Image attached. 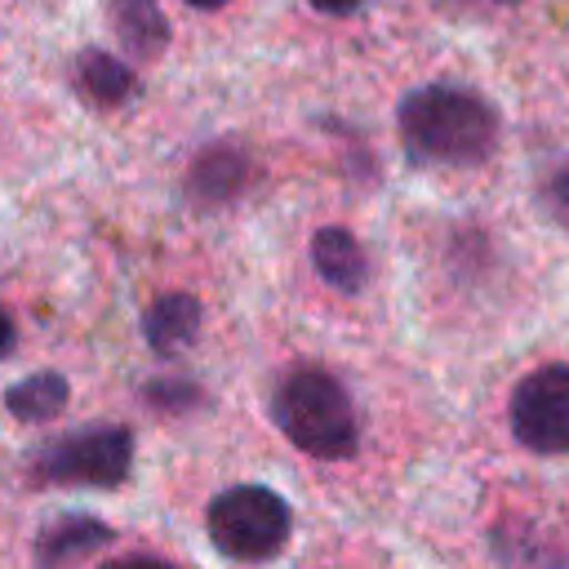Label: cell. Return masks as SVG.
I'll use <instances>...</instances> for the list:
<instances>
[{
    "label": "cell",
    "instance_id": "1",
    "mask_svg": "<svg viewBox=\"0 0 569 569\" xmlns=\"http://www.w3.org/2000/svg\"><path fill=\"white\" fill-rule=\"evenodd\" d=\"M400 138L418 160L476 164L498 142V116L471 89L427 84L400 102Z\"/></svg>",
    "mask_w": 569,
    "mask_h": 569
},
{
    "label": "cell",
    "instance_id": "2",
    "mask_svg": "<svg viewBox=\"0 0 569 569\" xmlns=\"http://www.w3.org/2000/svg\"><path fill=\"white\" fill-rule=\"evenodd\" d=\"M276 422L280 431L316 453V458H347L356 453V409L342 391L338 378H329L325 369H298L280 382L276 391Z\"/></svg>",
    "mask_w": 569,
    "mask_h": 569
},
{
    "label": "cell",
    "instance_id": "3",
    "mask_svg": "<svg viewBox=\"0 0 569 569\" xmlns=\"http://www.w3.org/2000/svg\"><path fill=\"white\" fill-rule=\"evenodd\" d=\"M209 538L231 560H267L289 538V507L262 485L222 489L209 502Z\"/></svg>",
    "mask_w": 569,
    "mask_h": 569
},
{
    "label": "cell",
    "instance_id": "4",
    "mask_svg": "<svg viewBox=\"0 0 569 569\" xmlns=\"http://www.w3.org/2000/svg\"><path fill=\"white\" fill-rule=\"evenodd\" d=\"M133 458V436L124 427H84L36 453L31 471L49 485H120Z\"/></svg>",
    "mask_w": 569,
    "mask_h": 569
},
{
    "label": "cell",
    "instance_id": "5",
    "mask_svg": "<svg viewBox=\"0 0 569 569\" xmlns=\"http://www.w3.org/2000/svg\"><path fill=\"white\" fill-rule=\"evenodd\" d=\"M511 431L533 453H569V365H542L516 382Z\"/></svg>",
    "mask_w": 569,
    "mask_h": 569
},
{
    "label": "cell",
    "instance_id": "6",
    "mask_svg": "<svg viewBox=\"0 0 569 569\" xmlns=\"http://www.w3.org/2000/svg\"><path fill=\"white\" fill-rule=\"evenodd\" d=\"M311 262H316V271H320L333 289H342V293H351V289L365 284V249H360L356 236L342 231V227L316 231V240H311Z\"/></svg>",
    "mask_w": 569,
    "mask_h": 569
},
{
    "label": "cell",
    "instance_id": "7",
    "mask_svg": "<svg viewBox=\"0 0 569 569\" xmlns=\"http://www.w3.org/2000/svg\"><path fill=\"white\" fill-rule=\"evenodd\" d=\"M107 538H111V529H107V525L84 520V516H67V520H58L53 529H44V533H40L36 556H40V565H44V569H62L67 560H80L84 551L102 547Z\"/></svg>",
    "mask_w": 569,
    "mask_h": 569
},
{
    "label": "cell",
    "instance_id": "8",
    "mask_svg": "<svg viewBox=\"0 0 569 569\" xmlns=\"http://www.w3.org/2000/svg\"><path fill=\"white\" fill-rule=\"evenodd\" d=\"M76 84H80V93H84L89 102H98V107H116V102H124V98L133 93L129 67H124L120 58L102 53V49H84V53H80V62H76Z\"/></svg>",
    "mask_w": 569,
    "mask_h": 569
},
{
    "label": "cell",
    "instance_id": "9",
    "mask_svg": "<svg viewBox=\"0 0 569 569\" xmlns=\"http://www.w3.org/2000/svg\"><path fill=\"white\" fill-rule=\"evenodd\" d=\"M196 329H200V307L187 293H169L147 311V338L160 356H173L178 347H187Z\"/></svg>",
    "mask_w": 569,
    "mask_h": 569
},
{
    "label": "cell",
    "instance_id": "10",
    "mask_svg": "<svg viewBox=\"0 0 569 569\" xmlns=\"http://www.w3.org/2000/svg\"><path fill=\"white\" fill-rule=\"evenodd\" d=\"M111 18H116L120 40L142 58L160 53L169 40V27H164V13L156 0H111Z\"/></svg>",
    "mask_w": 569,
    "mask_h": 569
},
{
    "label": "cell",
    "instance_id": "11",
    "mask_svg": "<svg viewBox=\"0 0 569 569\" xmlns=\"http://www.w3.org/2000/svg\"><path fill=\"white\" fill-rule=\"evenodd\" d=\"M4 405H9V413L18 422H44L67 405V382L58 373H31L27 382L9 387Z\"/></svg>",
    "mask_w": 569,
    "mask_h": 569
},
{
    "label": "cell",
    "instance_id": "12",
    "mask_svg": "<svg viewBox=\"0 0 569 569\" xmlns=\"http://www.w3.org/2000/svg\"><path fill=\"white\" fill-rule=\"evenodd\" d=\"M240 182H244V156L218 147V151H204V156L196 160V173H191L196 196H204V200H227Z\"/></svg>",
    "mask_w": 569,
    "mask_h": 569
},
{
    "label": "cell",
    "instance_id": "13",
    "mask_svg": "<svg viewBox=\"0 0 569 569\" xmlns=\"http://www.w3.org/2000/svg\"><path fill=\"white\" fill-rule=\"evenodd\" d=\"M102 569H169L164 560H147V556H129V560H111Z\"/></svg>",
    "mask_w": 569,
    "mask_h": 569
},
{
    "label": "cell",
    "instance_id": "14",
    "mask_svg": "<svg viewBox=\"0 0 569 569\" xmlns=\"http://www.w3.org/2000/svg\"><path fill=\"white\" fill-rule=\"evenodd\" d=\"M316 9H325V13H356L360 9V0H311Z\"/></svg>",
    "mask_w": 569,
    "mask_h": 569
},
{
    "label": "cell",
    "instance_id": "15",
    "mask_svg": "<svg viewBox=\"0 0 569 569\" xmlns=\"http://www.w3.org/2000/svg\"><path fill=\"white\" fill-rule=\"evenodd\" d=\"M13 347V325H9V316H4V307H0V356Z\"/></svg>",
    "mask_w": 569,
    "mask_h": 569
},
{
    "label": "cell",
    "instance_id": "16",
    "mask_svg": "<svg viewBox=\"0 0 569 569\" xmlns=\"http://www.w3.org/2000/svg\"><path fill=\"white\" fill-rule=\"evenodd\" d=\"M440 4H516V0H440Z\"/></svg>",
    "mask_w": 569,
    "mask_h": 569
},
{
    "label": "cell",
    "instance_id": "17",
    "mask_svg": "<svg viewBox=\"0 0 569 569\" xmlns=\"http://www.w3.org/2000/svg\"><path fill=\"white\" fill-rule=\"evenodd\" d=\"M187 4H196V9H218V4H227V0H187Z\"/></svg>",
    "mask_w": 569,
    "mask_h": 569
}]
</instances>
